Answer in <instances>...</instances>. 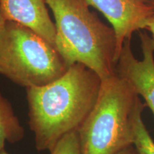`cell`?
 <instances>
[{"label": "cell", "mask_w": 154, "mask_h": 154, "mask_svg": "<svg viewBox=\"0 0 154 154\" xmlns=\"http://www.w3.org/2000/svg\"><path fill=\"white\" fill-rule=\"evenodd\" d=\"M45 0H0L6 20L32 29L56 48V28Z\"/></svg>", "instance_id": "cell-7"}, {"label": "cell", "mask_w": 154, "mask_h": 154, "mask_svg": "<svg viewBox=\"0 0 154 154\" xmlns=\"http://www.w3.org/2000/svg\"><path fill=\"white\" fill-rule=\"evenodd\" d=\"M126 81L117 74L101 81L95 105L77 130L82 154H116L134 144V121L146 107Z\"/></svg>", "instance_id": "cell-3"}, {"label": "cell", "mask_w": 154, "mask_h": 154, "mask_svg": "<svg viewBox=\"0 0 154 154\" xmlns=\"http://www.w3.org/2000/svg\"><path fill=\"white\" fill-rule=\"evenodd\" d=\"M5 21H6V19L5 18V17H4L2 11L1 7H0V27H1L2 25L4 24V22H5Z\"/></svg>", "instance_id": "cell-13"}, {"label": "cell", "mask_w": 154, "mask_h": 154, "mask_svg": "<svg viewBox=\"0 0 154 154\" xmlns=\"http://www.w3.org/2000/svg\"><path fill=\"white\" fill-rule=\"evenodd\" d=\"M154 7V0H151ZM144 29H147L151 32L152 38H154V10L151 16L146 21L145 25H144Z\"/></svg>", "instance_id": "cell-11"}, {"label": "cell", "mask_w": 154, "mask_h": 154, "mask_svg": "<svg viewBox=\"0 0 154 154\" xmlns=\"http://www.w3.org/2000/svg\"><path fill=\"white\" fill-rule=\"evenodd\" d=\"M68 66L49 42L19 23L0 27V74L25 88L42 86L63 76Z\"/></svg>", "instance_id": "cell-4"}, {"label": "cell", "mask_w": 154, "mask_h": 154, "mask_svg": "<svg viewBox=\"0 0 154 154\" xmlns=\"http://www.w3.org/2000/svg\"><path fill=\"white\" fill-rule=\"evenodd\" d=\"M111 23L115 32L119 60L123 44L136 31L144 29L146 21L153 12L151 0H87Z\"/></svg>", "instance_id": "cell-6"}, {"label": "cell", "mask_w": 154, "mask_h": 154, "mask_svg": "<svg viewBox=\"0 0 154 154\" xmlns=\"http://www.w3.org/2000/svg\"><path fill=\"white\" fill-rule=\"evenodd\" d=\"M144 108L138 111L135 118L134 146L138 154H154V140L143 121Z\"/></svg>", "instance_id": "cell-9"}, {"label": "cell", "mask_w": 154, "mask_h": 154, "mask_svg": "<svg viewBox=\"0 0 154 154\" xmlns=\"http://www.w3.org/2000/svg\"><path fill=\"white\" fill-rule=\"evenodd\" d=\"M52 11L56 49L69 67L85 65L101 80L116 74L115 32L89 9L87 0H45Z\"/></svg>", "instance_id": "cell-2"}, {"label": "cell", "mask_w": 154, "mask_h": 154, "mask_svg": "<svg viewBox=\"0 0 154 154\" xmlns=\"http://www.w3.org/2000/svg\"><path fill=\"white\" fill-rule=\"evenodd\" d=\"M116 154H138L136 148L133 145H129L119 151Z\"/></svg>", "instance_id": "cell-12"}, {"label": "cell", "mask_w": 154, "mask_h": 154, "mask_svg": "<svg viewBox=\"0 0 154 154\" xmlns=\"http://www.w3.org/2000/svg\"><path fill=\"white\" fill-rule=\"evenodd\" d=\"M0 154H9V153H8V152L6 151L5 149H4L2 151H0Z\"/></svg>", "instance_id": "cell-14"}, {"label": "cell", "mask_w": 154, "mask_h": 154, "mask_svg": "<svg viewBox=\"0 0 154 154\" xmlns=\"http://www.w3.org/2000/svg\"><path fill=\"white\" fill-rule=\"evenodd\" d=\"M139 36L143 59L135 57L131 39H126L116 64V74L143 98L154 117V38L142 32Z\"/></svg>", "instance_id": "cell-5"}, {"label": "cell", "mask_w": 154, "mask_h": 154, "mask_svg": "<svg viewBox=\"0 0 154 154\" xmlns=\"http://www.w3.org/2000/svg\"><path fill=\"white\" fill-rule=\"evenodd\" d=\"M101 81L76 63L47 85L26 88L29 125L37 151H50L64 135L79 129L97 101Z\"/></svg>", "instance_id": "cell-1"}, {"label": "cell", "mask_w": 154, "mask_h": 154, "mask_svg": "<svg viewBox=\"0 0 154 154\" xmlns=\"http://www.w3.org/2000/svg\"><path fill=\"white\" fill-rule=\"evenodd\" d=\"M49 152L51 154H82L77 130L64 135Z\"/></svg>", "instance_id": "cell-10"}, {"label": "cell", "mask_w": 154, "mask_h": 154, "mask_svg": "<svg viewBox=\"0 0 154 154\" xmlns=\"http://www.w3.org/2000/svg\"><path fill=\"white\" fill-rule=\"evenodd\" d=\"M25 131L15 115L11 103L0 92V151L7 142L16 143L24 137Z\"/></svg>", "instance_id": "cell-8"}]
</instances>
